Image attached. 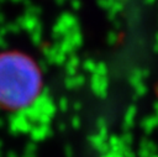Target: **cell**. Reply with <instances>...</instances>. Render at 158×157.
Listing matches in <instances>:
<instances>
[{"label": "cell", "instance_id": "obj_1", "mask_svg": "<svg viewBox=\"0 0 158 157\" xmlns=\"http://www.w3.org/2000/svg\"><path fill=\"white\" fill-rule=\"evenodd\" d=\"M42 77L36 62L19 51L0 53V106L15 110L30 105L40 94Z\"/></svg>", "mask_w": 158, "mask_h": 157}]
</instances>
